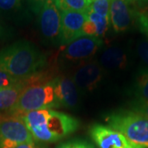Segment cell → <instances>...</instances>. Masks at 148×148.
I'll return each instance as SVG.
<instances>
[{
	"label": "cell",
	"instance_id": "cell-1",
	"mask_svg": "<svg viewBox=\"0 0 148 148\" xmlns=\"http://www.w3.org/2000/svg\"><path fill=\"white\" fill-rule=\"evenodd\" d=\"M20 117L33 139L45 144L57 143L68 138L80 127L77 118L52 109L32 111Z\"/></svg>",
	"mask_w": 148,
	"mask_h": 148
},
{
	"label": "cell",
	"instance_id": "cell-2",
	"mask_svg": "<svg viewBox=\"0 0 148 148\" xmlns=\"http://www.w3.org/2000/svg\"><path fill=\"white\" fill-rule=\"evenodd\" d=\"M45 53L30 41L19 40L0 51V71L25 79L47 67Z\"/></svg>",
	"mask_w": 148,
	"mask_h": 148
},
{
	"label": "cell",
	"instance_id": "cell-3",
	"mask_svg": "<svg viewBox=\"0 0 148 148\" xmlns=\"http://www.w3.org/2000/svg\"><path fill=\"white\" fill-rule=\"evenodd\" d=\"M105 121L133 143L148 148L147 118L131 110H118L107 114Z\"/></svg>",
	"mask_w": 148,
	"mask_h": 148
},
{
	"label": "cell",
	"instance_id": "cell-4",
	"mask_svg": "<svg viewBox=\"0 0 148 148\" xmlns=\"http://www.w3.org/2000/svg\"><path fill=\"white\" fill-rule=\"evenodd\" d=\"M53 81L48 83L28 85L8 115L20 116L32 111L58 109ZM6 115V114H5Z\"/></svg>",
	"mask_w": 148,
	"mask_h": 148
},
{
	"label": "cell",
	"instance_id": "cell-5",
	"mask_svg": "<svg viewBox=\"0 0 148 148\" xmlns=\"http://www.w3.org/2000/svg\"><path fill=\"white\" fill-rule=\"evenodd\" d=\"M33 141L21 117L8 114L0 116V148H15Z\"/></svg>",
	"mask_w": 148,
	"mask_h": 148
},
{
	"label": "cell",
	"instance_id": "cell-6",
	"mask_svg": "<svg viewBox=\"0 0 148 148\" xmlns=\"http://www.w3.org/2000/svg\"><path fill=\"white\" fill-rule=\"evenodd\" d=\"M102 45L103 41L99 37L82 36L64 45L60 57L65 63L79 65L91 60Z\"/></svg>",
	"mask_w": 148,
	"mask_h": 148
},
{
	"label": "cell",
	"instance_id": "cell-7",
	"mask_svg": "<svg viewBox=\"0 0 148 148\" xmlns=\"http://www.w3.org/2000/svg\"><path fill=\"white\" fill-rule=\"evenodd\" d=\"M38 26L44 40L60 45L61 12L54 3L45 5L39 12Z\"/></svg>",
	"mask_w": 148,
	"mask_h": 148
},
{
	"label": "cell",
	"instance_id": "cell-8",
	"mask_svg": "<svg viewBox=\"0 0 148 148\" xmlns=\"http://www.w3.org/2000/svg\"><path fill=\"white\" fill-rule=\"evenodd\" d=\"M89 134L98 148H144L108 125L94 123L89 127Z\"/></svg>",
	"mask_w": 148,
	"mask_h": 148
},
{
	"label": "cell",
	"instance_id": "cell-9",
	"mask_svg": "<svg viewBox=\"0 0 148 148\" xmlns=\"http://www.w3.org/2000/svg\"><path fill=\"white\" fill-rule=\"evenodd\" d=\"M103 78V68L99 62L90 60L79 64L73 76V80L79 90L86 92L94 90Z\"/></svg>",
	"mask_w": 148,
	"mask_h": 148
},
{
	"label": "cell",
	"instance_id": "cell-10",
	"mask_svg": "<svg viewBox=\"0 0 148 148\" xmlns=\"http://www.w3.org/2000/svg\"><path fill=\"white\" fill-rule=\"evenodd\" d=\"M61 12V36L60 45L64 46L74 40L82 36L87 13L76 11L64 10Z\"/></svg>",
	"mask_w": 148,
	"mask_h": 148
},
{
	"label": "cell",
	"instance_id": "cell-11",
	"mask_svg": "<svg viewBox=\"0 0 148 148\" xmlns=\"http://www.w3.org/2000/svg\"><path fill=\"white\" fill-rule=\"evenodd\" d=\"M137 16L136 9L123 0H110L109 20L114 32H124L129 30L134 20L137 19Z\"/></svg>",
	"mask_w": 148,
	"mask_h": 148
},
{
	"label": "cell",
	"instance_id": "cell-12",
	"mask_svg": "<svg viewBox=\"0 0 148 148\" xmlns=\"http://www.w3.org/2000/svg\"><path fill=\"white\" fill-rule=\"evenodd\" d=\"M55 96L59 107L73 110L78 105V88L73 78L67 76H57L53 80Z\"/></svg>",
	"mask_w": 148,
	"mask_h": 148
},
{
	"label": "cell",
	"instance_id": "cell-13",
	"mask_svg": "<svg viewBox=\"0 0 148 148\" xmlns=\"http://www.w3.org/2000/svg\"><path fill=\"white\" fill-rule=\"evenodd\" d=\"M28 85V79L25 78L15 84L0 88V114H8L15 107Z\"/></svg>",
	"mask_w": 148,
	"mask_h": 148
},
{
	"label": "cell",
	"instance_id": "cell-14",
	"mask_svg": "<svg viewBox=\"0 0 148 148\" xmlns=\"http://www.w3.org/2000/svg\"><path fill=\"white\" fill-rule=\"evenodd\" d=\"M127 56L120 47L113 46L106 49L101 53L99 63L103 69L111 70L124 69L127 65Z\"/></svg>",
	"mask_w": 148,
	"mask_h": 148
},
{
	"label": "cell",
	"instance_id": "cell-15",
	"mask_svg": "<svg viewBox=\"0 0 148 148\" xmlns=\"http://www.w3.org/2000/svg\"><path fill=\"white\" fill-rule=\"evenodd\" d=\"M133 95H135L136 100L148 101V69L142 68L139 69L136 78L134 81Z\"/></svg>",
	"mask_w": 148,
	"mask_h": 148
},
{
	"label": "cell",
	"instance_id": "cell-16",
	"mask_svg": "<svg viewBox=\"0 0 148 148\" xmlns=\"http://www.w3.org/2000/svg\"><path fill=\"white\" fill-rule=\"evenodd\" d=\"M92 0H53L60 11L69 10L87 13Z\"/></svg>",
	"mask_w": 148,
	"mask_h": 148
},
{
	"label": "cell",
	"instance_id": "cell-17",
	"mask_svg": "<svg viewBox=\"0 0 148 148\" xmlns=\"http://www.w3.org/2000/svg\"><path fill=\"white\" fill-rule=\"evenodd\" d=\"M87 19L95 25L97 37L101 38L106 34L110 25L109 17L101 16L94 12L89 10L87 12Z\"/></svg>",
	"mask_w": 148,
	"mask_h": 148
},
{
	"label": "cell",
	"instance_id": "cell-18",
	"mask_svg": "<svg viewBox=\"0 0 148 148\" xmlns=\"http://www.w3.org/2000/svg\"><path fill=\"white\" fill-rule=\"evenodd\" d=\"M21 8V0H0V12L11 15L18 12Z\"/></svg>",
	"mask_w": 148,
	"mask_h": 148
},
{
	"label": "cell",
	"instance_id": "cell-19",
	"mask_svg": "<svg viewBox=\"0 0 148 148\" xmlns=\"http://www.w3.org/2000/svg\"><path fill=\"white\" fill-rule=\"evenodd\" d=\"M110 0H93L89 10L94 12L101 16L109 17Z\"/></svg>",
	"mask_w": 148,
	"mask_h": 148
},
{
	"label": "cell",
	"instance_id": "cell-20",
	"mask_svg": "<svg viewBox=\"0 0 148 148\" xmlns=\"http://www.w3.org/2000/svg\"><path fill=\"white\" fill-rule=\"evenodd\" d=\"M56 148H96L90 142L83 140V139H78L75 138L73 140H69L67 142L60 143Z\"/></svg>",
	"mask_w": 148,
	"mask_h": 148
},
{
	"label": "cell",
	"instance_id": "cell-21",
	"mask_svg": "<svg viewBox=\"0 0 148 148\" xmlns=\"http://www.w3.org/2000/svg\"><path fill=\"white\" fill-rule=\"evenodd\" d=\"M137 52L139 58L144 64V67L148 69V40L142 39L137 45Z\"/></svg>",
	"mask_w": 148,
	"mask_h": 148
},
{
	"label": "cell",
	"instance_id": "cell-22",
	"mask_svg": "<svg viewBox=\"0 0 148 148\" xmlns=\"http://www.w3.org/2000/svg\"><path fill=\"white\" fill-rule=\"evenodd\" d=\"M130 110L135 111L138 114L145 116L148 119V101L134 100L130 104Z\"/></svg>",
	"mask_w": 148,
	"mask_h": 148
},
{
	"label": "cell",
	"instance_id": "cell-23",
	"mask_svg": "<svg viewBox=\"0 0 148 148\" xmlns=\"http://www.w3.org/2000/svg\"><path fill=\"white\" fill-rule=\"evenodd\" d=\"M29 9L36 15H38L40 10L45 5L53 3V0H26Z\"/></svg>",
	"mask_w": 148,
	"mask_h": 148
},
{
	"label": "cell",
	"instance_id": "cell-24",
	"mask_svg": "<svg viewBox=\"0 0 148 148\" xmlns=\"http://www.w3.org/2000/svg\"><path fill=\"white\" fill-rule=\"evenodd\" d=\"M21 80V79L15 78V77L10 76L9 74L0 71V88L5 87V86H10V85L15 84V83L18 82Z\"/></svg>",
	"mask_w": 148,
	"mask_h": 148
},
{
	"label": "cell",
	"instance_id": "cell-25",
	"mask_svg": "<svg viewBox=\"0 0 148 148\" xmlns=\"http://www.w3.org/2000/svg\"><path fill=\"white\" fill-rule=\"evenodd\" d=\"M137 20L138 22L139 28L148 38V16L145 13L138 12Z\"/></svg>",
	"mask_w": 148,
	"mask_h": 148
},
{
	"label": "cell",
	"instance_id": "cell-26",
	"mask_svg": "<svg viewBox=\"0 0 148 148\" xmlns=\"http://www.w3.org/2000/svg\"><path fill=\"white\" fill-rule=\"evenodd\" d=\"M126 3H127L132 8H143L148 6V0H123Z\"/></svg>",
	"mask_w": 148,
	"mask_h": 148
},
{
	"label": "cell",
	"instance_id": "cell-27",
	"mask_svg": "<svg viewBox=\"0 0 148 148\" xmlns=\"http://www.w3.org/2000/svg\"><path fill=\"white\" fill-rule=\"evenodd\" d=\"M15 148H48V147L45 143H38L36 141H33L31 143H22Z\"/></svg>",
	"mask_w": 148,
	"mask_h": 148
},
{
	"label": "cell",
	"instance_id": "cell-28",
	"mask_svg": "<svg viewBox=\"0 0 148 148\" xmlns=\"http://www.w3.org/2000/svg\"><path fill=\"white\" fill-rule=\"evenodd\" d=\"M5 34H6L5 27H4V26H3V24L2 21L0 20V41H1V40L4 37Z\"/></svg>",
	"mask_w": 148,
	"mask_h": 148
},
{
	"label": "cell",
	"instance_id": "cell-29",
	"mask_svg": "<svg viewBox=\"0 0 148 148\" xmlns=\"http://www.w3.org/2000/svg\"><path fill=\"white\" fill-rule=\"evenodd\" d=\"M1 115H2V114H0V116H1Z\"/></svg>",
	"mask_w": 148,
	"mask_h": 148
}]
</instances>
